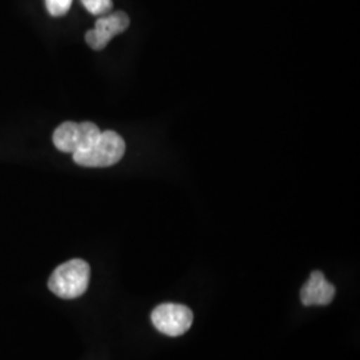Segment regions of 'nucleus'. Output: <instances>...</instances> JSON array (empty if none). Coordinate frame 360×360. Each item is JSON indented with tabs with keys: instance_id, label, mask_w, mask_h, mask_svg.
Returning a JSON list of instances; mask_svg holds the SVG:
<instances>
[{
	"instance_id": "nucleus-1",
	"label": "nucleus",
	"mask_w": 360,
	"mask_h": 360,
	"mask_svg": "<svg viewBox=\"0 0 360 360\" xmlns=\"http://www.w3.org/2000/svg\"><path fill=\"white\" fill-rule=\"evenodd\" d=\"M90 278V264L83 259H72L53 270L49 288L58 297L77 299L87 291Z\"/></svg>"
},
{
	"instance_id": "nucleus-2",
	"label": "nucleus",
	"mask_w": 360,
	"mask_h": 360,
	"mask_svg": "<svg viewBox=\"0 0 360 360\" xmlns=\"http://www.w3.org/2000/svg\"><path fill=\"white\" fill-rule=\"evenodd\" d=\"M124 153V139L115 131H104L89 150L72 154V158L82 167H110L116 165Z\"/></svg>"
},
{
	"instance_id": "nucleus-3",
	"label": "nucleus",
	"mask_w": 360,
	"mask_h": 360,
	"mask_svg": "<svg viewBox=\"0 0 360 360\" xmlns=\"http://www.w3.org/2000/svg\"><path fill=\"white\" fill-rule=\"evenodd\" d=\"M102 131L91 122L74 123L65 122L52 135V142L62 153L77 154L89 150L94 143L98 141Z\"/></svg>"
},
{
	"instance_id": "nucleus-4",
	"label": "nucleus",
	"mask_w": 360,
	"mask_h": 360,
	"mask_svg": "<svg viewBox=\"0 0 360 360\" xmlns=\"http://www.w3.org/2000/svg\"><path fill=\"white\" fill-rule=\"evenodd\" d=\"M151 322L162 334L176 338L191 328L193 314L187 306L165 303L151 312Z\"/></svg>"
},
{
	"instance_id": "nucleus-5",
	"label": "nucleus",
	"mask_w": 360,
	"mask_h": 360,
	"mask_svg": "<svg viewBox=\"0 0 360 360\" xmlns=\"http://www.w3.org/2000/svg\"><path fill=\"white\" fill-rule=\"evenodd\" d=\"M129 26V15L123 11L102 16L96 20L95 28L86 34V41L92 50L101 51L115 35L124 32Z\"/></svg>"
},
{
	"instance_id": "nucleus-6",
	"label": "nucleus",
	"mask_w": 360,
	"mask_h": 360,
	"mask_svg": "<svg viewBox=\"0 0 360 360\" xmlns=\"http://www.w3.org/2000/svg\"><path fill=\"white\" fill-rule=\"evenodd\" d=\"M336 288L327 282L322 271H314L300 290V300L304 306H327L334 300Z\"/></svg>"
},
{
	"instance_id": "nucleus-7",
	"label": "nucleus",
	"mask_w": 360,
	"mask_h": 360,
	"mask_svg": "<svg viewBox=\"0 0 360 360\" xmlns=\"http://www.w3.org/2000/svg\"><path fill=\"white\" fill-rule=\"evenodd\" d=\"M83 7L96 16L110 13L112 8V0H82Z\"/></svg>"
},
{
	"instance_id": "nucleus-8",
	"label": "nucleus",
	"mask_w": 360,
	"mask_h": 360,
	"mask_svg": "<svg viewBox=\"0 0 360 360\" xmlns=\"http://www.w3.org/2000/svg\"><path fill=\"white\" fill-rule=\"evenodd\" d=\"M72 0H46L47 11L51 16H63L70 11Z\"/></svg>"
}]
</instances>
